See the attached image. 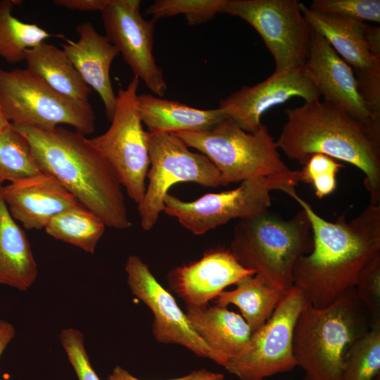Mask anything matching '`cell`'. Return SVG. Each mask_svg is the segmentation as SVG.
<instances>
[{
  "mask_svg": "<svg viewBox=\"0 0 380 380\" xmlns=\"http://www.w3.org/2000/svg\"><path fill=\"white\" fill-rule=\"evenodd\" d=\"M288 195L307 213L313 240L312 251L294 264L293 285L312 307L324 308L354 287L362 268L380 255V204H369L349 222L345 215L329 222L296 191Z\"/></svg>",
  "mask_w": 380,
  "mask_h": 380,
  "instance_id": "obj_1",
  "label": "cell"
},
{
  "mask_svg": "<svg viewBox=\"0 0 380 380\" xmlns=\"http://www.w3.org/2000/svg\"><path fill=\"white\" fill-rule=\"evenodd\" d=\"M284 112L277 148L303 165L315 153L353 165L365 175L370 204H380V122H364L320 99Z\"/></svg>",
  "mask_w": 380,
  "mask_h": 380,
  "instance_id": "obj_2",
  "label": "cell"
},
{
  "mask_svg": "<svg viewBox=\"0 0 380 380\" xmlns=\"http://www.w3.org/2000/svg\"><path fill=\"white\" fill-rule=\"evenodd\" d=\"M11 125L27 140L40 172L56 178L106 226L131 227L118 177L89 139L63 127Z\"/></svg>",
  "mask_w": 380,
  "mask_h": 380,
  "instance_id": "obj_3",
  "label": "cell"
},
{
  "mask_svg": "<svg viewBox=\"0 0 380 380\" xmlns=\"http://www.w3.org/2000/svg\"><path fill=\"white\" fill-rule=\"evenodd\" d=\"M370 329L355 286L324 308L307 303L293 334V354L305 373L304 380H343L351 349Z\"/></svg>",
  "mask_w": 380,
  "mask_h": 380,
  "instance_id": "obj_4",
  "label": "cell"
},
{
  "mask_svg": "<svg viewBox=\"0 0 380 380\" xmlns=\"http://www.w3.org/2000/svg\"><path fill=\"white\" fill-rule=\"evenodd\" d=\"M312 248L311 224L303 209L288 220L267 209L239 221L229 250L267 285L286 292L293 286L295 262Z\"/></svg>",
  "mask_w": 380,
  "mask_h": 380,
  "instance_id": "obj_5",
  "label": "cell"
},
{
  "mask_svg": "<svg viewBox=\"0 0 380 380\" xmlns=\"http://www.w3.org/2000/svg\"><path fill=\"white\" fill-rule=\"evenodd\" d=\"M174 134L210 159L220 174L222 186L291 170L262 124L257 131L248 132L225 118L208 130Z\"/></svg>",
  "mask_w": 380,
  "mask_h": 380,
  "instance_id": "obj_6",
  "label": "cell"
},
{
  "mask_svg": "<svg viewBox=\"0 0 380 380\" xmlns=\"http://www.w3.org/2000/svg\"><path fill=\"white\" fill-rule=\"evenodd\" d=\"M0 101L13 125L52 130L64 124L84 136L95 129V115L89 101L58 93L27 68L0 69Z\"/></svg>",
  "mask_w": 380,
  "mask_h": 380,
  "instance_id": "obj_7",
  "label": "cell"
},
{
  "mask_svg": "<svg viewBox=\"0 0 380 380\" xmlns=\"http://www.w3.org/2000/svg\"><path fill=\"white\" fill-rule=\"evenodd\" d=\"M300 171L251 178L229 191L208 193L192 201H184L167 194L163 212L187 230L202 235L234 219L243 220L257 215L271 205L270 193L296 191Z\"/></svg>",
  "mask_w": 380,
  "mask_h": 380,
  "instance_id": "obj_8",
  "label": "cell"
},
{
  "mask_svg": "<svg viewBox=\"0 0 380 380\" xmlns=\"http://www.w3.org/2000/svg\"><path fill=\"white\" fill-rule=\"evenodd\" d=\"M148 183L138 203L140 224L145 231L151 230L157 223L172 186L179 182H194L206 187L221 186L220 174L210 159L191 151L175 134L148 132Z\"/></svg>",
  "mask_w": 380,
  "mask_h": 380,
  "instance_id": "obj_9",
  "label": "cell"
},
{
  "mask_svg": "<svg viewBox=\"0 0 380 380\" xmlns=\"http://www.w3.org/2000/svg\"><path fill=\"white\" fill-rule=\"evenodd\" d=\"M139 80L134 77L116 95L111 125L103 134L89 139L112 166L129 197L142 200L149 168L148 132L143 127L138 108Z\"/></svg>",
  "mask_w": 380,
  "mask_h": 380,
  "instance_id": "obj_10",
  "label": "cell"
},
{
  "mask_svg": "<svg viewBox=\"0 0 380 380\" xmlns=\"http://www.w3.org/2000/svg\"><path fill=\"white\" fill-rule=\"evenodd\" d=\"M221 13L240 18L256 30L274 58L273 74L305 63L312 30L297 0H226Z\"/></svg>",
  "mask_w": 380,
  "mask_h": 380,
  "instance_id": "obj_11",
  "label": "cell"
},
{
  "mask_svg": "<svg viewBox=\"0 0 380 380\" xmlns=\"http://www.w3.org/2000/svg\"><path fill=\"white\" fill-rule=\"evenodd\" d=\"M306 304L296 287L287 291L271 317L252 333L245 348L229 360L224 369L240 380H262L294 369L293 329Z\"/></svg>",
  "mask_w": 380,
  "mask_h": 380,
  "instance_id": "obj_12",
  "label": "cell"
},
{
  "mask_svg": "<svg viewBox=\"0 0 380 380\" xmlns=\"http://www.w3.org/2000/svg\"><path fill=\"white\" fill-rule=\"evenodd\" d=\"M125 272L131 293L153 313L152 333L158 342L182 346L198 357L224 366L222 357L196 332L175 298L140 257L129 255Z\"/></svg>",
  "mask_w": 380,
  "mask_h": 380,
  "instance_id": "obj_13",
  "label": "cell"
},
{
  "mask_svg": "<svg viewBox=\"0 0 380 380\" xmlns=\"http://www.w3.org/2000/svg\"><path fill=\"white\" fill-rule=\"evenodd\" d=\"M139 0H108L101 11L106 37L122 54L134 77L156 96L163 97L167 85L153 53L156 20H146Z\"/></svg>",
  "mask_w": 380,
  "mask_h": 380,
  "instance_id": "obj_14",
  "label": "cell"
},
{
  "mask_svg": "<svg viewBox=\"0 0 380 380\" xmlns=\"http://www.w3.org/2000/svg\"><path fill=\"white\" fill-rule=\"evenodd\" d=\"M293 97L305 101L320 99V95L301 68L283 74H273L253 86H243L220 101L218 108L248 132L261 126V117L273 106Z\"/></svg>",
  "mask_w": 380,
  "mask_h": 380,
  "instance_id": "obj_15",
  "label": "cell"
},
{
  "mask_svg": "<svg viewBox=\"0 0 380 380\" xmlns=\"http://www.w3.org/2000/svg\"><path fill=\"white\" fill-rule=\"evenodd\" d=\"M254 274L229 249L215 248L205 252L198 260L172 269L167 281L186 306L205 307L227 286Z\"/></svg>",
  "mask_w": 380,
  "mask_h": 380,
  "instance_id": "obj_16",
  "label": "cell"
},
{
  "mask_svg": "<svg viewBox=\"0 0 380 380\" xmlns=\"http://www.w3.org/2000/svg\"><path fill=\"white\" fill-rule=\"evenodd\" d=\"M301 69L324 102L338 106L364 122H380L372 120L367 110L353 68L313 30L308 56Z\"/></svg>",
  "mask_w": 380,
  "mask_h": 380,
  "instance_id": "obj_17",
  "label": "cell"
},
{
  "mask_svg": "<svg viewBox=\"0 0 380 380\" xmlns=\"http://www.w3.org/2000/svg\"><path fill=\"white\" fill-rule=\"evenodd\" d=\"M1 194L12 217L26 229H44L53 217L80 203L56 178L42 172L2 186Z\"/></svg>",
  "mask_w": 380,
  "mask_h": 380,
  "instance_id": "obj_18",
  "label": "cell"
},
{
  "mask_svg": "<svg viewBox=\"0 0 380 380\" xmlns=\"http://www.w3.org/2000/svg\"><path fill=\"white\" fill-rule=\"evenodd\" d=\"M79 39H66L62 44L72 65L84 82L99 95L108 119L113 118L116 95L113 91L110 70L113 61L119 55L118 49L108 38L99 33L90 22L77 27Z\"/></svg>",
  "mask_w": 380,
  "mask_h": 380,
  "instance_id": "obj_19",
  "label": "cell"
},
{
  "mask_svg": "<svg viewBox=\"0 0 380 380\" xmlns=\"http://www.w3.org/2000/svg\"><path fill=\"white\" fill-rule=\"evenodd\" d=\"M185 314L199 336L222 357L223 367L245 348L252 334L242 316L227 307L186 306Z\"/></svg>",
  "mask_w": 380,
  "mask_h": 380,
  "instance_id": "obj_20",
  "label": "cell"
},
{
  "mask_svg": "<svg viewBox=\"0 0 380 380\" xmlns=\"http://www.w3.org/2000/svg\"><path fill=\"white\" fill-rule=\"evenodd\" d=\"M137 108L147 132L153 134L205 131L226 118L220 108L199 109L150 94L138 95Z\"/></svg>",
  "mask_w": 380,
  "mask_h": 380,
  "instance_id": "obj_21",
  "label": "cell"
},
{
  "mask_svg": "<svg viewBox=\"0 0 380 380\" xmlns=\"http://www.w3.org/2000/svg\"><path fill=\"white\" fill-rule=\"evenodd\" d=\"M300 8L312 30L321 34L353 70L380 66V58L373 56L367 48L365 22L317 12L303 3Z\"/></svg>",
  "mask_w": 380,
  "mask_h": 380,
  "instance_id": "obj_22",
  "label": "cell"
},
{
  "mask_svg": "<svg viewBox=\"0 0 380 380\" xmlns=\"http://www.w3.org/2000/svg\"><path fill=\"white\" fill-rule=\"evenodd\" d=\"M0 186V284L27 290L38 274L37 264L24 231L11 215Z\"/></svg>",
  "mask_w": 380,
  "mask_h": 380,
  "instance_id": "obj_23",
  "label": "cell"
},
{
  "mask_svg": "<svg viewBox=\"0 0 380 380\" xmlns=\"http://www.w3.org/2000/svg\"><path fill=\"white\" fill-rule=\"evenodd\" d=\"M27 68L58 93L88 101L91 88L84 82L63 49L45 42L25 51Z\"/></svg>",
  "mask_w": 380,
  "mask_h": 380,
  "instance_id": "obj_24",
  "label": "cell"
},
{
  "mask_svg": "<svg viewBox=\"0 0 380 380\" xmlns=\"http://www.w3.org/2000/svg\"><path fill=\"white\" fill-rule=\"evenodd\" d=\"M286 292L270 286L254 274L241 281L234 289L223 291L216 303L222 307L236 305L253 333L271 317Z\"/></svg>",
  "mask_w": 380,
  "mask_h": 380,
  "instance_id": "obj_25",
  "label": "cell"
},
{
  "mask_svg": "<svg viewBox=\"0 0 380 380\" xmlns=\"http://www.w3.org/2000/svg\"><path fill=\"white\" fill-rule=\"evenodd\" d=\"M106 224L79 203L53 217L44 228L52 237L94 254Z\"/></svg>",
  "mask_w": 380,
  "mask_h": 380,
  "instance_id": "obj_26",
  "label": "cell"
},
{
  "mask_svg": "<svg viewBox=\"0 0 380 380\" xmlns=\"http://www.w3.org/2000/svg\"><path fill=\"white\" fill-rule=\"evenodd\" d=\"M19 1H0V57L11 63L25 60V51L53 35L37 24L24 23L12 15Z\"/></svg>",
  "mask_w": 380,
  "mask_h": 380,
  "instance_id": "obj_27",
  "label": "cell"
},
{
  "mask_svg": "<svg viewBox=\"0 0 380 380\" xmlns=\"http://www.w3.org/2000/svg\"><path fill=\"white\" fill-rule=\"evenodd\" d=\"M39 172L27 140L11 124L0 132V186Z\"/></svg>",
  "mask_w": 380,
  "mask_h": 380,
  "instance_id": "obj_28",
  "label": "cell"
},
{
  "mask_svg": "<svg viewBox=\"0 0 380 380\" xmlns=\"http://www.w3.org/2000/svg\"><path fill=\"white\" fill-rule=\"evenodd\" d=\"M380 373V328H372L353 346L343 380H374Z\"/></svg>",
  "mask_w": 380,
  "mask_h": 380,
  "instance_id": "obj_29",
  "label": "cell"
},
{
  "mask_svg": "<svg viewBox=\"0 0 380 380\" xmlns=\"http://www.w3.org/2000/svg\"><path fill=\"white\" fill-rule=\"evenodd\" d=\"M226 0H157L146 9V13L156 20L182 15L189 26L198 25L221 13Z\"/></svg>",
  "mask_w": 380,
  "mask_h": 380,
  "instance_id": "obj_30",
  "label": "cell"
},
{
  "mask_svg": "<svg viewBox=\"0 0 380 380\" xmlns=\"http://www.w3.org/2000/svg\"><path fill=\"white\" fill-rule=\"evenodd\" d=\"M300 170L299 182L310 184L317 197L322 198L336 189V175L343 165L330 156L312 155Z\"/></svg>",
  "mask_w": 380,
  "mask_h": 380,
  "instance_id": "obj_31",
  "label": "cell"
},
{
  "mask_svg": "<svg viewBox=\"0 0 380 380\" xmlns=\"http://www.w3.org/2000/svg\"><path fill=\"white\" fill-rule=\"evenodd\" d=\"M355 288L369 314L371 329L380 328V255L362 268Z\"/></svg>",
  "mask_w": 380,
  "mask_h": 380,
  "instance_id": "obj_32",
  "label": "cell"
},
{
  "mask_svg": "<svg viewBox=\"0 0 380 380\" xmlns=\"http://www.w3.org/2000/svg\"><path fill=\"white\" fill-rule=\"evenodd\" d=\"M310 8L362 22H380L379 0H313Z\"/></svg>",
  "mask_w": 380,
  "mask_h": 380,
  "instance_id": "obj_33",
  "label": "cell"
},
{
  "mask_svg": "<svg viewBox=\"0 0 380 380\" xmlns=\"http://www.w3.org/2000/svg\"><path fill=\"white\" fill-rule=\"evenodd\" d=\"M59 337L78 380H101L90 362L83 334L76 329L67 328L62 330Z\"/></svg>",
  "mask_w": 380,
  "mask_h": 380,
  "instance_id": "obj_34",
  "label": "cell"
},
{
  "mask_svg": "<svg viewBox=\"0 0 380 380\" xmlns=\"http://www.w3.org/2000/svg\"><path fill=\"white\" fill-rule=\"evenodd\" d=\"M354 72L367 110L372 120L380 121V66Z\"/></svg>",
  "mask_w": 380,
  "mask_h": 380,
  "instance_id": "obj_35",
  "label": "cell"
},
{
  "mask_svg": "<svg viewBox=\"0 0 380 380\" xmlns=\"http://www.w3.org/2000/svg\"><path fill=\"white\" fill-rule=\"evenodd\" d=\"M221 373L213 372L206 369L194 370L186 375L168 380H224ZM108 380H143L131 374L121 366H115L108 376Z\"/></svg>",
  "mask_w": 380,
  "mask_h": 380,
  "instance_id": "obj_36",
  "label": "cell"
},
{
  "mask_svg": "<svg viewBox=\"0 0 380 380\" xmlns=\"http://www.w3.org/2000/svg\"><path fill=\"white\" fill-rule=\"evenodd\" d=\"M108 0H55L53 3L58 6L70 10L80 11H101L106 6Z\"/></svg>",
  "mask_w": 380,
  "mask_h": 380,
  "instance_id": "obj_37",
  "label": "cell"
},
{
  "mask_svg": "<svg viewBox=\"0 0 380 380\" xmlns=\"http://www.w3.org/2000/svg\"><path fill=\"white\" fill-rule=\"evenodd\" d=\"M364 39L370 53L380 58V27L366 24Z\"/></svg>",
  "mask_w": 380,
  "mask_h": 380,
  "instance_id": "obj_38",
  "label": "cell"
},
{
  "mask_svg": "<svg viewBox=\"0 0 380 380\" xmlns=\"http://www.w3.org/2000/svg\"><path fill=\"white\" fill-rule=\"evenodd\" d=\"M15 335V328L11 323L0 320V356Z\"/></svg>",
  "mask_w": 380,
  "mask_h": 380,
  "instance_id": "obj_39",
  "label": "cell"
},
{
  "mask_svg": "<svg viewBox=\"0 0 380 380\" xmlns=\"http://www.w3.org/2000/svg\"><path fill=\"white\" fill-rule=\"evenodd\" d=\"M10 125L11 123L7 120L4 113V110L1 104V101H0V132L3 131L5 128H6L8 126H9Z\"/></svg>",
  "mask_w": 380,
  "mask_h": 380,
  "instance_id": "obj_40",
  "label": "cell"
},
{
  "mask_svg": "<svg viewBox=\"0 0 380 380\" xmlns=\"http://www.w3.org/2000/svg\"><path fill=\"white\" fill-rule=\"evenodd\" d=\"M262 380H270V379H262ZM289 380H294V379H289Z\"/></svg>",
  "mask_w": 380,
  "mask_h": 380,
  "instance_id": "obj_41",
  "label": "cell"
}]
</instances>
